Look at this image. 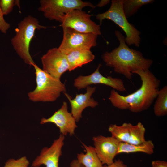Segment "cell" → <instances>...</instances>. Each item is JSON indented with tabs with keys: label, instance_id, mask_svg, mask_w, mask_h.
Listing matches in <instances>:
<instances>
[{
	"label": "cell",
	"instance_id": "15",
	"mask_svg": "<svg viewBox=\"0 0 167 167\" xmlns=\"http://www.w3.org/2000/svg\"><path fill=\"white\" fill-rule=\"evenodd\" d=\"M63 53L68 62L69 71L92 61L95 57L90 49H75Z\"/></svg>",
	"mask_w": 167,
	"mask_h": 167
},
{
	"label": "cell",
	"instance_id": "19",
	"mask_svg": "<svg viewBox=\"0 0 167 167\" xmlns=\"http://www.w3.org/2000/svg\"><path fill=\"white\" fill-rule=\"evenodd\" d=\"M156 116H163L167 114V86H165L158 92L153 108Z\"/></svg>",
	"mask_w": 167,
	"mask_h": 167
},
{
	"label": "cell",
	"instance_id": "16",
	"mask_svg": "<svg viewBox=\"0 0 167 167\" xmlns=\"http://www.w3.org/2000/svg\"><path fill=\"white\" fill-rule=\"evenodd\" d=\"M85 153H78L77 160L84 167H104L99 158L94 147L82 143Z\"/></svg>",
	"mask_w": 167,
	"mask_h": 167
},
{
	"label": "cell",
	"instance_id": "20",
	"mask_svg": "<svg viewBox=\"0 0 167 167\" xmlns=\"http://www.w3.org/2000/svg\"><path fill=\"white\" fill-rule=\"evenodd\" d=\"M130 136L128 143L138 145L142 143L145 141V129L143 125L139 122L136 125L129 123Z\"/></svg>",
	"mask_w": 167,
	"mask_h": 167
},
{
	"label": "cell",
	"instance_id": "21",
	"mask_svg": "<svg viewBox=\"0 0 167 167\" xmlns=\"http://www.w3.org/2000/svg\"><path fill=\"white\" fill-rule=\"evenodd\" d=\"M153 0H123V9L127 18L136 13L143 5L153 3Z\"/></svg>",
	"mask_w": 167,
	"mask_h": 167
},
{
	"label": "cell",
	"instance_id": "14",
	"mask_svg": "<svg viewBox=\"0 0 167 167\" xmlns=\"http://www.w3.org/2000/svg\"><path fill=\"white\" fill-rule=\"evenodd\" d=\"M86 88L85 93L76 94L73 99L67 93H64L70 103L71 113L76 122H79L82 118V113L84 109L87 107L94 108L99 104L97 101L91 97L95 91L96 87L88 86Z\"/></svg>",
	"mask_w": 167,
	"mask_h": 167
},
{
	"label": "cell",
	"instance_id": "9",
	"mask_svg": "<svg viewBox=\"0 0 167 167\" xmlns=\"http://www.w3.org/2000/svg\"><path fill=\"white\" fill-rule=\"evenodd\" d=\"M43 70L57 79L69 70V65L65 54L58 48L49 49L41 58Z\"/></svg>",
	"mask_w": 167,
	"mask_h": 167
},
{
	"label": "cell",
	"instance_id": "10",
	"mask_svg": "<svg viewBox=\"0 0 167 167\" xmlns=\"http://www.w3.org/2000/svg\"><path fill=\"white\" fill-rule=\"evenodd\" d=\"M101 66V64H99L95 71L90 75L79 76L74 80V86L80 90L86 88L90 85L101 84L110 87L116 91H125L126 88L122 79L111 76L105 77L100 73L99 69Z\"/></svg>",
	"mask_w": 167,
	"mask_h": 167
},
{
	"label": "cell",
	"instance_id": "1",
	"mask_svg": "<svg viewBox=\"0 0 167 167\" xmlns=\"http://www.w3.org/2000/svg\"><path fill=\"white\" fill-rule=\"evenodd\" d=\"M133 73L140 78L142 85L139 89L126 96L120 95L113 89L109 99L116 108L138 113L149 108L156 98L160 81L149 70H139L133 72Z\"/></svg>",
	"mask_w": 167,
	"mask_h": 167
},
{
	"label": "cell",
	"instance_id": "4",
	"mask_svg": "<svg viewBox=\"0 0 167 167\" xmlns=\"http://www.w3.org/2000/svg\"><path fill=\"white\" fill-rule=\"evenodd\" d=\"M35 70L36 86L28 94V99L34 102H50L56 101L61 93L66 92L64 84L41 69L36 64Z\"/></svg>",
	"mask_w": 167,
	"mask_h": 167
},
{
	"label": "cell",
	"instance_id": "6",
	"mask_svg": "<svg viewBox=\"0 0 167 167\" xmlns=\"http://www.w3.org/2000/svg\"><path fill=\"white\" fill-rule=\"evenodd\" d=\"M40 3L38 10L43 12L46 18L60 23L64 16L72 10L96 7L90 2L81 0H41Z\"/></svg>",
	"mask_w": 167,
	"mask_h": 167
},
{
	"label": "cell",
	"instance_id": "18",
	"mask_svg": "<svg viewBox=\"0 0 167 167\" xmlns=\"http://www.w3.org/2000/svg\"><path fill=\"white\" fill-rule=\"evenodd\" d=\"M108 131L111 136L120 142L128 143L130 136L129 123H124L121 126L111 124Z\"/></svg>",
	"mask_w": 167,
	"mask_h": 167
},
{
	"label": "cell",
	"instance_id": "12",
	"mask_svg": "<svg viewBox=\"0 0 167 167\" xmlns=\"http://www.w3.org/2000/svg\"><path fill=\"white\" fill-rule=\"evenodd\" d=\"M64 139L65 136L60 134L50 147L44 148L39 155L33 161L32 167H39L44 165L46 167H59V159L62 155Z\"/></svg>",
	"mask_w": 167,
	"mask_h": 167
},
{
	"label": "cell",
	"instance_id": "17",
	"mask_svg": "<svg viewBox=\"0 0 167 167\" xmlns=\"http://www.w3.org/2000/svg\"><path fill=\"white\" fill-rule=\"evenodd\" d=\"M154 148V144L151 140H146L142 143L138 145L120 142L117 154L141 152L151 155L153 153Z\"/></svg>",
	"mask_w": 167,
	"mask_h": 167
},
{
	"label": "cell",
	"instance_id": "23",
	"mask_svg": "<svg viewBox=\"0 0 167 167\" xmlns=\"http://www.w3.org/2000/svg\"><path fill=\"white\" fill-rule=\"evenodd\" d=\"M29 162L26 157L23 156L18 159H10L5 163L4 167H28Z\"/></svg>",
	"mask_w": 167,
	"mask_h": 167
},
{
	"label": "cell",
	"instance_id": "25",
	"mask_svg": "<svg viewBox=\"0 0 167 167\" xmlns=\"http://www.w3.org/2000/svg\"><path fill=\"white\" fill-rule=\"evenodd\" d=\"M104 167H127L123 162L120 159L114 161L111 164L109 165H106Z\"/></svg>",
	"mask_w": 167,
	"mask_h": 167
},
{
	"label": "cell",
	"instance_id": "2",
	"mask_svg": "<svg viewBox=\"0 0 167 167\" xmlns=\"http://www.w3.org/2000/svg\"><path fill=\"white\" fill-rule=\"evenodd\" d=\"M115 33L119 45L111 51H106L102 55V58L106 66L113 68L115 72L130 80L133 72L149 70L153 60L144 58L141 52L129 47L125 37L119 31L116 30Z\"/></svg>",
	"mask_w": 167,
	"mask_h": 167
},
{
	"label": "cell",
	"instance_id": "11",
	"mask_svg": "<svg viewBox=\"0 0 167 167\" xmlns=\"http://www.w3.org/2000/svg\"><path fill=\"white\" fill-rule=\"evenodd\" d=\"M76 122L72 114L68 111L67 103L64 101L59 109L49 118H42L40 123L44 124L51 123L55 124L59 128L61 134L65 136L68 134L70 136L74 134L77 127Z\"/></svg>",
	"mask_w": 167,
	"mask_h": 167
},
{
	"label": "cell",
	"instance_id": "5",
	"mask_svg": "<svg viewBox=\"0 0 167 167\" xmlns=\"http://www.w3.org/2000/svg\"><path fill=\"white\" fill-rule=\"evenodd\" d=\"M123 0H112L110 8L105 12L96 15L100 25L105 19L110 20L119 26L124 32L125 40L128 45L139 47L141 41L140 32L128 21L123 9Z\"/></svg>",
	"mask_w": 167,
	"mask_h": 167
},
{
	"label": "cell",
	"instance_id": "26",
	"mask_svg": "<svg viewBox=\"0 0 167 167\" xmlns=\"http://www.w3.org/2000/svg\"><path fill=\"white\" fill-rule=\"evenodd\" d=\"M152 167H167V162L162 160L153 161L152 163Z\"/></svg>",
	"mask_w": 167,
	"mask_h": 167
},
{
	"label": "cell",
	"instance_id": "13",
	"mask_svg": "<svg viewBox=\"0 0 167 167\" xmlns=\"http://www.w3.org/2000/svg\"><path fill=\"white\" fill-rule=\"evenodd\" d=\"M96 152L103 165H109L114 161L118 154L120 142L114 138L101 135L92 139Z\"/></svg>",
	"mask_w": 167,
	"mask_h": 167
},
{
	"label": "cell",
	"instance_id": "3",
	"mask_svg": "<svg viewBox=\"0 0 167 167\" xmlns=\"http://www.w3.org/2000/svg\"><path fill=\"white\" fill-rule=\"evenodd\" d=\"M47 27L40 24L38 19L31 15L25 17L18 23L11 42L14 49L26 64L32 66L35 64L30 54V44L36 30Z\"/></svg>",
	"mask_w": 167,
	"mask_h": 167
},
{
	"label": "cell",
	"instance_id": "22",
	"mask_svg": "<svg viewBox=\"0 0 167 167\" xmlns=\"http://www.w3.org/2000/svg\"><path fill=\"white\" fill-rule=\"evenodd\" d=\"M16 5L20 8L19 0H0V9L3 15L9 14Z\"/></svg>",
	"mask_w": 167,
	"mask_h": 167
},
{
	"label": "cell",
	"instance_id": "28",
	"mask_svg": "<svg viewBox=\"0 0 167 167\" xmlns=\"http://www.w3.org/2000/svg\"><path fill=\"white\" fill-rule=\"evenodd\" d=\"M109 0H102L100 1L95 6V7H101L107 5L110 2Z\"/></svg>",
	"mask_w": 167,
	"mask_h": 167
},
{
	"label": "cell",
	"instance_id": "8",
	"mask_svg": "<svg viewBox=\"0 0 167 167\" xmlns=\"http://www.w3.org/2000/svg\"><path fill=\"white\" fill-rule=\"evenodd\" d=\"M91 15L81 9L72 10L66 14L62 19L61 26L69 28L83 33L101 34L100 25L92 20Z\"/></svg>",
	"mask_w": 167,
	"mask_h": 167
},
{
	"label": "cell",
	"instance_id": "24",
	"mask_svg": "<svg viewBox=\"0 0 167 167\" xmlns=\"http://www.w3.org/2000/svg\"><path fill=\"white\" fill-rule=\"evenodd\" d=\"M3 15L0 9V31L2 33L6 34L10 27V25L5 20Z\"/></svg>",
	"mask_w": 167,
	"mask_h": 167
},
{
	"label": "cell",
	"instance_id": "7",
	"mask_svg": "<svg viewBox=\"0 0 167 167\" xmlns=\"http://www.w3.org/2000/svg\"><path fill=\"white\" fill-rule=\"evenodd\" d=\"M63 37L58 48L63 53L75 49H90L97 45L98 35L63 28Z\"/></svg>",
	"mask_w": 167,
	"mask_h": 167
},
{
	"label": "cell",
	"instance_id": "27",
	"mask_svg": "<svg viewBox=\"0 0 167 167\" xmlns=\"http://www.w3.org/2000/svg\"><path fill=\"white\" fill-rule=\"evenodd\" d=\"M70 167H84L79 162L77 159L72 160L70 164Z\"/></svg>",
	"mask_w": 167,
	"mask_h": 167
}]
</instances>
